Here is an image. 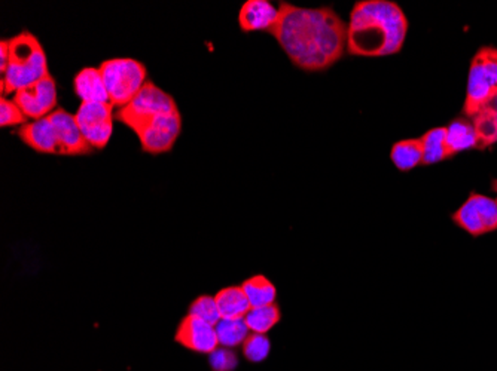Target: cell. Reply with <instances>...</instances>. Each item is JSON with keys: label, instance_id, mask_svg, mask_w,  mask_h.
Here are the masks:
<instances>
[{"label": "cell", "instance_id": "1", "mask_svg": "<svg viewBox=\"0 0 497 371\" xmlns=\"http://www.w3.org/2000/svg\"><path fill=\"white\" fill-rule=\"evenodd\" d=\"M270 35L292 64L305 72L330 69L347 49V22L332 8H301L283 2Z\"/></svg>", "mask_w": 497, "mask_h": 371}, {"label": "cell", "instance_id": "2", "mask_svg": "<svg viewBox=\"0 0 497 371\" xmlns=\"http://www.w3.org/2000/svg\"><path fill=\"white\" fill-rule=\"evenodd\" d=\"M408 33V20L390 0H361L350 13L347 53L359 57H386L399 53Z\"/></svg>", "mask_w": 497, "mask_h": 371}, {"label": "cell", "instance_id": "3", "mask_svg": "<svg viewBox=\"0 0 497 371\" xmlns=\"http://www.w3.org/2000/svg\"><path fill=\"white\" fill-rule=\"evenodd\" d=\"M48 74V58L35 35L30 31H21L9 39L8 69L0 79L2 97L30 87Z\"/></svg>", "mask_w": 497, "mask_h": 371}, {"label": "cell", "instance_id": "4", "mask_svg": "<svg viewBox=\"0 0 497 371\" xmlns=\"http://www.w3.org/2000/svg\"><path fill=\"white\" fill-rule=\"evenodd\" d=\"M177 110L176 100L152 80H148L132 103L116 110L115 119L137 136L155 118Z\"/></svg>", "mask_w": 497, "mask_h": 371}, {"label": "cell", "instance_id": "5", "mask_svg": "<svg viewBox=\"0 0 497 371\" xmlns=\"http://www.w3.org/2000/svg\"><path fill=\"white\" fill-rule=\"evenodd\" d=\"M99 69L109 94L110 105L118 109L132 103L148 82L145 64L134 58L106 60Z\"/></svg>", "mask_w": 497, "mask_h": 371}, {"label": "cell", "instance_id": "6", "mask_svg": "<svg viewBox=\"0 0 497 371\" xmlns=\"http://www.w3.org/2000/svg\"><path fill=\"white\" fill-rule=\"evenodd\" d=\"M497 92V49L481 48L472 58L467 76V100L463 112L467 116H476L490 97Z\"/></svg>", "mask_w": 497, "mask_h": 371}, {"label": "cell", "instance_id": "7", "mask_svg": "<svg viewBox=\"0 0 497 371\" xmlns=\"http://www.w3.org/2000/svg\"><path fill=\"white\" fill-rule=\"evenodd\" d=\"M451 219L472 236L497 231V201L480 193H471Z\"/></svg>", "mask_w": 497, "mask_h": 371}, {"label": "cell", "instance_id": "8", "mask_svg": "<svg viewBox=\"0 0 497 371\" xmlns=\"http://www.w3.org/2000/svg\"><path fill=\"white\" fill-rule=\"evenodd\" d=\"M114 105L110 103H81L76 122L93 148H105L114 132Z\"/></svg>", "mask_w": 497, "mask_h": 371}, {"label": "cell", "instance_id": "9", "mask_svg": "<svg viewBox=\"0 0 497 371\" xmlns=\"http://www.w3.org/2000/svg\"><path fill=\"white\" fill-rule=\"evenodd\" d=\"M13 100L17 103L27 118L33 121L47 118L57 109V83L53 76L48 74L47 78L40 79L39 82L18 89L13 94Z\"/></svg>", "mask_w": 497, "mask_h": 371}, {"label": "cell", "instance_id": "10", "mask_svg": "<svg viewBox=\"0 0 497 371\" xmlns=\"http://www.w3.org/2000/svg\"><path fill=\"white\" fill-rule=\"evenodd\" d=\"M182 116L181 112L161 114L155 118L148 127L143 128L137 137L141 141L143 152L159 155L170 152L177 139L181 136Z\"/></svg>", "mask_w": 497, "mask_h": 371}, {"label": "cell", "instance_id": "11", "mask_svg": "<svg viewBox=\"0 0 497 371\" xmlns=\"http://www.w3.org/2000/svg\"><path fill=\"white\" fill-rule=\"evenodd\" d=\"M175 341L186 350L200 354H215L219 348V339L215 325L188 314L177 327Z\"/></svg>", "mask_w": 497, "mask_h": 371}, {"label": "cell", "instance_id": "12", "mask_svg": "<svg viewBox=\"0 0 497 371\" xmlns=\"http://www.w3.org/2000/svg\"><path fill=\"white\" fill-rule=\"evenodd\" d=\"M56 131H57L58 141L62 155L67 156H81L89 155L93 148L85 140L84 134L81 132L80 125L76 122L75 114H71L63 107H57L53 114H48Z\"/></svg>", "mask_w": 497, "mask_h": 371}, {"label": "cell", "instance_id": "13", "mask_svg": "<svg viewBox=\"0 0 497 371\" xmlns=\"http://www.w3.org/2000/svg\"><path fill=\"white\" fill-rule=\"evenodd\" d=\"M17 134L24 145L33 148L36 152L62 155L57 131L48 116L27 122L26 125L20 127Z\"/></svg>", "mask_w": 497, "mask_h": 371}, {"label": "cell", "instance_id": "14", "mask_svg": "<svg viewBox=\"0 0 497 371\" xmlns=\"http://www.w3.org/2000/svg\"><path fill=\"white\" fill-rule=\"evenodd\" d=\"M278 20V8L269 0H247L238 13V24L244 33L269 31Z\"/></svg>", "mask_w": 497, "mask_h": 371}, {"label": "cell", "instance_id": "15", "mask_svg": "<svg viewBox=\"0 0 497 371\" xmlns=\"http://www.w3.org/2000/svg\"><path fill=\"white\" fill-rule=\"evenodd\" d=\"M73 89L81 103H110L100 69L85 67L78 72L73 79Z\"/></svg>", "mask_w": 497, "mask_h": 371}, {"label": "cell", "instance_id": "16", "mask_svg": "<svg viewBox=\"0 0 497 371\" xmlns=\"http://www.w3.org/2000/svg\"><path fill=\"white\" fill-rule=\"evenodd\" d=\"M445 128H447V136H445L447 156L451 157L469 148H478V137L472 121L456 119Z\"/></svg>", "mask_w": 497, "mask_h": 371}, {"label": "cell", "instance_id": "17", "mask_svg": "<svg viewBox=\"0 0 497 371\" xmlns=\"http://www.w3.org/2000/svg\"><path fill=\"white\" fill-rule=\"evenodd\" d=\"M215 301L222 318H244L247 312L252 309L251 303L247 300L242 287H236V285L219 290L215 296Z\"/></svg>", "mask_w": 497, "mask_h": 371}, {"label": "cell", "instance_id": "18", "mask_svg": "<svg viewBox=\"0 0 497 371\" xmlns=\"http://www.w3.org/2000/svg\"><path fill=\"white\" fill-rule=\"evenodd\" d=\"M243 291L246 294L247 300L251 303L252 308H261V306H269L276 303L278 297V290L274 287L273 282L265 278L264 275H255L247 278L242 285Z\"/></svg>", "mask_w": 497, "mask_h": 371}, {"label": "cell", "instance_id": "19", "mask_svg": "<svg viewBox=\"0 0 497 371\" xmlns=\"http://www.w3.org/2000/svg\"><path fill=\"white\" fill-rule=\"evenodd\" d=\"M392 162L399 171H411L423 164V148L420 139H408L395 143L390 152Z\"/></svg>", "mask_w": 497, "mask_h": 371}, {"label": "cell", "instance_id": "20", "mask_svg": "<svg viewBox=\"0 0 497 371\" xmlns=\"http://www.w3.org/2000/svg\"><path fill=\"white\" fill-rule=\"evenodd\" d=\"M447 128H432L420 139L423 148V165H433L447 159Z\"/></svg>", "mask_w": 497, "mask_h": 371}, {"label": "cell", "instance_id": "21", "mask_svg": "<svg viewBox=\"0 0 497 371\" xmlns=\"http://www.w3.org/2000/svg\"><path fill=\"white\" fill-rule=\"evenodd\" d=\"M215 328L218 339H219V345L228 348V350L243 345L251 332L244 318H222L219 323L216 324Z\"/></svg>", "mask_w": 497, "mask_h": 371}, {"label": "cell", "instance_id": "22", "mask_svg": "<svg viewBox=\"0 0 497 371\" xmlns=\"http://www.w3.org/2000/svg\"><path fill=\"white\" fill-rule=\"evenodd\" d=\"M280 318H282L280 308L273 303V305L261 306V308H252L244 316V321L252 333L267 334L270 330H273L274 325L280 321Z\"/></svg>", "mask_w": 497, "mask_h": 371}, {"label": "cell", "instance_id": "23", "mask_svg": "<svg viewBox=\"0 0 497 371\" xmlns=\"http://www.w3.org/2000/svg\"><path fill=\"white\" fill-rule=\"evenodd\" d=\"M471 119L478 137V148L497 143V110L481 109Z\"/></svg>", "mask_w": 497, "mask_h": 371}, {"label": "cell", "instance_id": "24", "mask_svg": "<svg viewBox=\"0 0 497 371\" xmlns=\"http://www.w3.org/2000/svg\"><path fill=\"white\" fill-rule=\"evenodd\" d=\"M243 355L252 363H261L269 357L271 343L265 334L252 333L243 343Z\"/></svg>", "mask_w": 497, "mask_h": 371}, {"label": "cell", "instance_id": "25", "mask_svg": "<svg viewBox=\"0 0 497 371\" xmlns=\"http://www.w3.org/2000/svg\"><path fill=\"white\" fill-rule=\"evenodd\" d=\"M188 314L194 315L197 318L202 319V321H206L211 325H216L222 319L218 305H216L215 297L210 296L197 297L191 303Z\"/></svg>", "mask_w": 497, "mask_h": 371}, {"label": "cell", "instance_id": "26", "mask_svg": "<svg viewBox=\"0 0 497 371\" xmlns=\"http://www.w3.org/2000/svg\"><path fill=\"white\" fill-rule=\"evenodd\" d=\"M26 114H22V110L18 107L17 103L13 100H8L6 97L0 98V125L2 128L13 127V125H26Z\"/></svg>", "mask_w": 497, "mask_h": 371}, {"label": "cell", "instance_id": "27", "mask_svg": "<svg viewBox=\"0 0 497 371\" xmlns=\"http://www.w3.org/2000/svg\"><path fill=\"white\" fill-rule=\"evenodd\" d=\"M9 64V40L0 42V74H4Z\"/></svg>", "mask_w": 497, "mask_h": 371}, {"label": "cell", "instance_id": "28", "mask_svg": "<svg viewBox=\"0 0 497 371\" xmlns=\"http://www.w3.org/2000/svg\"><path fill=\"white\" fill-rule=\"evenodd\" d=\"M493 190H494V192H497V180L493 183Z\"/></svg>", "mask_w": 497, "mask_h": 371}, {"label": "cell", "instance_id": "29", "mask_svg": "<svg viewBox=\"0 0 497 371\" xmlns=\"http://www.w3.org/2000/svg\"><path fill=\"white\" fill-rule=\"evenodd\" d=\"M496 201H497V199H496Z\"/></svg>", "mask_w": 497, "mask_h": 371}]
</instances>
